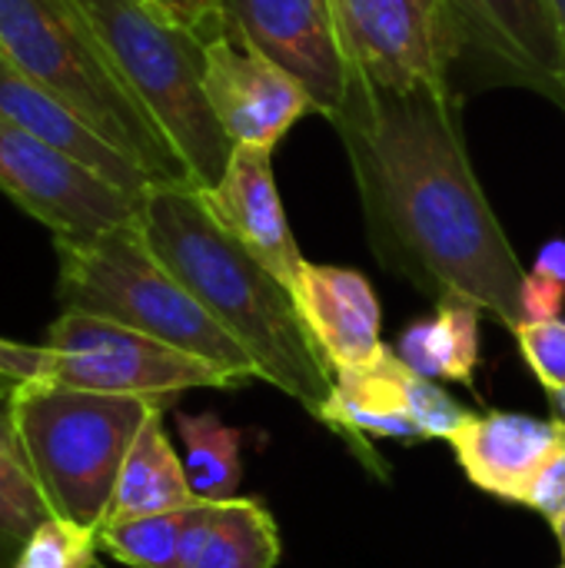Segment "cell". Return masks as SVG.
Segmentation results:
<instances>
[{
	"label": "cell",
	"mask_w": 565,
	"mask_h": 568,
	"mask_svg": "<svg viewBox=\"0 0 565 568\" xmlns=\"http://www.w3.org/2000/svg\"><path fill=\"white\" fill-rule=\"evenodd\" d=\"M480 310L470 303H436L430 320L413 323L396 346V356L426 379L473 386L480 366Z\"/></svg>",
	"instance_id": "19"
},
{
	"label": "cell",
	"mask_w": 565,
	"mask_h": 568,
	"mask_svg": "<svg viewBox=\"0 0 565 568\" xmlns=\"http://www.w3.org/2000/svg\"><path fill=\"white\" fill-rule=\"evenodd\" d=\"M47 349V383L173 403L190 389H233V383L196 356H186L130 326L60 310L40 343Z\"/></svg>",
	"instance_id": "7"
},
{
	"label": "cell",
	"mask_w": 565,
	"mask_h": 568,
	"mask_svg": "<svg viewBox=\"0 0 565 568\" xmlns=\"http://www.w3.org/2000/svg\"><path fill=\"white\" fill-rule=\"evenodd\" d=\"M353 77L410 93L450 87L463 37L446 0H333Z\"/></svg>",
	"instance_id": "8"
},
{
	"label": "cell",
	"mask_w": 565,
	"mask_h": 568,
	"mask_svg": "<svg viewBox=\"0 0 565 568\" xmlns=\"http://www.w3.org/2000/svg\"><path fill=\"white\" fill-rule=\"evenodd\" d=\"M0 193L53 240H93L137 220L140 200L0 116Z\"/></svg>",
	"instance_id": "9"
},
{
	"label": "cell",
	"mask_w": 565,
	"mask_h": 568,
	"mask_svg": "<svg viewBox=\"0 0 565 568\" xmlns=\"http://www.w3.org/2000/svg\"><path fill=\"white\" fill-rule=\"evenodd\" d=\"M110 60L180 153L196 190L216 186L233 143L203 90V40L160 0H77Z\"/></svg>",
	"instance_id": "6"
},
{
	"label": "cell",
	"mask_w": 565,
	"mask_h": 568,
	"mask_svg": "<svg viewBox=\"0 0 565 568\" xmlns=\"http://www.w3.org/2000/svg\"><path fill=\"white\" fill-rule=\"evenodd\" d=\"M176 433L183 439V469L193 496L203 503L236 499L243 479V433L226 426L216 413H176Z\"/></svg>",
	"instance_id": "21"
},
{
	"label": "cell",
	"mask_w": 565,
	"mask_h": 568,
	"mask_svg": "<svg viewBox=\"0 0 565 568\" xmlns=\"http://www.w3.org/2000/svg\"><path fill=\"white\" fill-rule=\"evenodd\" d=\"M553 529H556V542H559V556H563L559 568H565V519H563V523H556Z\"/></svg>",
	"instance_id": "32"
},
{
	"label": "cell",
	"mask_w": 565,
	"mask_h": 568,
	"mask_svg": "<svg viewBox=\"0 0 565 568\" xmlns=\"http://www.w3.org/2000/svg\"><path fill=\"white\" fill-rule=\"evenodd\" d=\"M553 406H556V419L565 423V389L563 393H553Z\"/></svg>",
	"instance_id": "33"
},
{
	"label": "cell",
	"mask_w": 565,
	"mask_h": 568,
	"mask_svg": "<svg viewBox=\"0 0 565 568\" xmlns=\"http://www.w3.org/2000/svg\"><path fill=\"white\" fill-rule=\"evenodd\" d=\"M137 226L153 256L250 353L260 379L320 416L336 376L306 333L293 293L213 220L200 190L150 186Z\"/></svg>",
	"instance_id": "2"
},
{
	"label": "cell",
	"mask_w": 565,
	"mask_h": 568,
	"mask_svg": "<svg viewBox=\"0 0 565 568\" xmlns=\"http://www.w3.org/2000/svg\"><path fill=\"white\" fill-rule=\"evenodd\" d=\"M400 399L406 416L420 426L423 439H453L476 413H470L466 406H460L443 386H436V379H426L420 373H413L403 359H400Z\"/></svg>",
	"instance_id": "25"
},
{
	"label": "cell",
	"mask_w": 565,
	"mask_h": 568,
	"mask_svg": "<svg viewBox=\"0 0 565 568\" xmlns=\"http://www.w3.org/2000/svg\"><path fill=\"white\" fill-rule=\"evenodd\" d=\"M450 446L476 489L523 506L539 469L565 446V423L523 413H486L473 416Z\"/></svg>",
	"instance_id": "15"
},
{
	"label": "cell",
	"mask_w": 565,
	"mask_h": 568,
	"mask_svg": "<svg viewBox=\"0 0 565 568\" xmlns=\"http://www.w3.org/2000/svg\"><path fill=\"white\" fill-rule=\"evenodd\" d=\"M549 7H553V17H556L559 40H563V50H565V0H549Z\"/></svg>",
	"instance_id": "31"
},
{
	"label": "cell",
	"mask_w": 565,
	"mask_h": 568,
	"mask_svg": "<svg viewBox=\"0 0 565 568\" xmlns=\"http://www.w3.org/2000/svg\"><path fill=\"white\" fill-rule=\"evenodd\" d=\"M565 303V283L543 276L536 270L526 273V286H523V323H536V320H559Z\"/></svg>",
	"instance_id": "28"
},
{
	"label": "cell",
	"mask_w": 565,
	"mask_h": 568,
	"mask_svg": "<svg viewBox=\"0 0 565 568\" xmlns=\"http://www.w3.org/2000/svg\"><path fill=\"white\" fill-rule=\"evenodd\" d=\"M213 220L250 250L290 293L306 266L296 236L286 223L273 173V150L233 146L216 186L200 190Z\"/></svg>",
	"instance_id": "12"
},
{
	"label": "cell",
	"mask_w": 565,
	"mask_h": 568,
	"mask_svg": "<svg viewBox=\"0 0 565 568\" xmlns=\"http://www.w3.org/2000/svg\"><path fill=\"white\" fill-rule=\"evenodd\" d=\"M396 373H400V356L390 346L373 363L336 373L333 393L316 416L333 433L350 439V446L370 466L380 459L366 446V439H400V443H420L423 439L420 426L403 409Z\"/></svg>",
	"instance_id": "17"
},
{
	"label": "cell",
	"mask_w": 565,
	"mask_h": 568,
	"mask_svg": "<svg viewBox=\"0 0 565 568\" xmlns=\"http://www.w3.org/2000/svg\"><path fill=\"white\" fill-rule=\"evenodd\" d=\"M97 556L100 529L50 516L33 529L13 568H97Z\"/></svg>",
	"instance_id": "24"
},
{
	"label": "cell",
	"mask_w": 565,
	"mask_h": 568,
	"mask_svg": "<svg viewBox=\"0 0 565 568\" xmlns=\"http://www.w3.org/2000/svg\"><path fill=\"white\" fill-rule=\"evenodd\" d=\"M463 43L565 106V50L549 0H446Z\"/></svg>",
	"instance_id": "13"
},
{
	"label": "cell",
	"mask_w": 565,
	"mask_h": 568,
	"mask_svg": "<svg viewBox=\"0 0 565 568\" xmlns=\"http://www.w3.org/2000/svg\"><path fill=\"white\" fill-rule=\"evenodd\" d=\"M193 503H196V496L190 489L183 459L176 456V449L163 429V413H157L147 419V426L140 429V436L133 439V446L120 466L117 489H113L103 526L160 516V513H176Z\"/></svg>",
	"instance_id": "18"
},
{
	"label": "cell",
	"mask_w": 565,
	"mask_h": 568,
	"mask_svg": "<svg viewBox=\"0 0 565 568\" xmlns=\"http://www.w3.org/2000/svg\"><path fill=\"white\" fill-rule=\"evenodd\" d=\"M167 406L163 399L87 393L47 379L17 383V429L50 513L100 529L133 439Z\"/></svg>",
	"instance_id": "5"
},
{
	"label": "cell",
	"mask_w": 565,
	"mask_h": 568,
	"mask_svg": "<svg viewBox=\"0 0 565 568\" xmlns=\"http://www.w3.org/2000/svg\"><path fill=\"white\" fill-rule=\"evenodd\" d=\"M50 516L17 429L13 386L0 383V568L17 566L20 549Z\"/></svg>",
	"instance_id": "20"
},
{
	"label": "cell",
	"mask_w": 565,
	"mask_h": 568,
	"mask_svg": "<svg viewBox=\"0 0 565 568\" xmlns=\"http://www.w3.org/2000/svg\"><path fill=\"white\" fill-rule=\"evenodd\" d=\"M190 506L176 513L127 519L100 529V552L130 568H180V542Z\"/></svg>",
	"instance_id": "23"
},
{
	"label": "cell",
	"mask_w": 565,
	"mask_h": 568,
	"mask_svg": "<svg viewBox=\"0 0 565 568\" xmlns=\"http://www.w3.org/2000/svg\"><path fill=\"white\" fill-rule=\"evenodd\" d=\"M523 506L536 509L539 516H546L553 526L565 519V446L556 449V456L539 469V476L533 479V486L526 489Z\"/></svg>",
	"instance_id": "27"
},
{
	"label": "cell",
	"mask_w": 565,
	"mask_h": 568,
	"mask_svg": "<svg viewBox=\"0 0 565 568\" xmlns=\"http://www.w3.org/2000/svg\"><path fill=\"white\" fill-rule=\"evenodd\" d=\"M0 53L130 156L153 186H193L77 0H0Z\"/></svg>",
	"instance_id": "3"
},
{
	"label": "cell",
	"mask_w": 565,
	"mask_h": 568,
	"mask_svg": "<svg viewBox=\"0 0 565 568\" xmlns=\"http://www.w3.org/2000/svg\"><path fill=\"white\" fill-rule=\"evenodd\" d=\"M516 343L523 349L526 366L536 373V379L553 393L565 389V320H536V323H519Z\"/></svg>",
	"instance_id": "26"
},
{
	"label": "cell",
	"mask_w": 565,
	"mask_h": 568,
	"mask_svg": "<svg viewBox=\"0 0 565 568\" xmlns=\"http://www.w3.org/2000/svg\"><path fill=\"white\" fill-rule=\"evenodd\" d=\"M533 270L543 273V276H553V280H563L565 283V240L549 243V246L539 253V260H536Z\"/></svg>",
	"instance_id": "30"
},
{
	"label": "cell",
	"mask_w": 565,
	"mask_h": 568,
	"mask_svg": "<svg viewBox=\"0 0 565 568\" xmlns=\"http://www.w3.org/2000/svg\"><path fill=\"white\" fill-rule=\"evenodd\" d=\"M47 373V349L0 336V383H33Z\"/></svg>",
	"instance_id": "29"
},
{
	"label": "cell",
	"mask_w": 565,
	"mask_h": 568,
	"mask_svg": "<svg viewBox=\"0 0 565 568\" xmlns=\"http://www.w3.org/2000/svg\"><path fill=\"white\" fill-rule=\"evenodd\" d=\"M160 3H163V0H160Z\"/></svg>",
	"instance_id": "34"
},
{
	"label": "cell",
	"mask_w": 565,
	"mask_h": 568,
	"mask_svg": "<svg viewBox=\"0 0 565 568\" xmlns=\"http://www.w3.org/2000/svg\"><path fill=\"white\" fill-rule=\"evenodd\" d=\"M0 116L133 196H143L153 186L150 176L130 156H123L113 143H107L63 100H57L37 80H30L23 70H17L3 53H0Z\"/></svg>",
	"instance_id": "16"
},
{
	"label": "cell",
	"mask_w": 565,
	"mask_h": 568,
	"mask_svg": "<svg viewBox=\"0 0 565 568\" xmlns=\"http://www.w3.org/2000/svg\"><path fill=\"white\" fill-rule=\"evenodd\" d=\"M223 23L286 70L333 120L350 93L353 70L343 53L333 0H223Z\"/></svg>",
	"instance_id": "10"
},
{
	"label": "cell",
	"mask_w": 565,
	"mask_h": 568,
	"mask_svg": "<svg viewBox=\"0 0 565 568\" xmlns=\"http://www.w3.org/2000/svg\"><path fill=\"white\" fill-rule=\"evenodd\" d=\"M280 532L260 499L216 503L206 539L190 568H276Z\"/></svg>",
	"instance_id": "22"
},
{
	"label": "cell",
	"mask_w": 565,
	"mask_h": 568,
	"mask_svg": "<svg viewBox=\"0 0 565 568\" xmlns=\"http://www.w3.org/2000/svg\"><path fill=\"white\" fill-rule=\"evenodd\" d=\"M333 126L380 263L436 303L516 329L529 270L476 180L450 87L396 93L353 77Z\"/></svg>",
	"instance_id": "1"
},
{
	"label": "cell",
	"mask_w": 565,
	"mask_h": 568,
	"mask_svg": "<svg viewBox=\"0 0 565 568\" xmlns=\"http://www.w3.org/2000/svg\"><path fill=\"white\" fill-rule=\"evenodd\" d=\"M203 90L233 146L276 150L306 113H316L310 93L226 23L203 40Z\"/></svg>",
	"instance_id": "11"
},
{
	"label": "cell",
	"mask_w": 565,
	"mask_h": 568,
	"mask_svg": "<svg viewBox=\"0 0 565 568\" xmlns=\"http://www.w3.org/2000/svg\"><path fill=\"white\" fill-rule=\"evenodd\" d=\"M293 303L333 376L366 366L386 349L380 300L363 273L306 260L293 286Z\"/></svg>",
	"instance_id": "14"
},
{
	"label": "cell",
	"mask_w": 565,
	"mask_h": 568,
	"mask_svg": "<svg viewBox=\"0 0 565 568\" xmlns=\"http://www.w3.org/2000/svg\"><path fill=\"white\" fill-rule=\"evenodd\" d=\"M53 250L57 300L63 310L147 333L186 356L203 359L233 386L260 379L250 353L153 256L137 220L80 243L53 240Z\"/></svg>",
	"instance_id": "4"
}]
</instances>
